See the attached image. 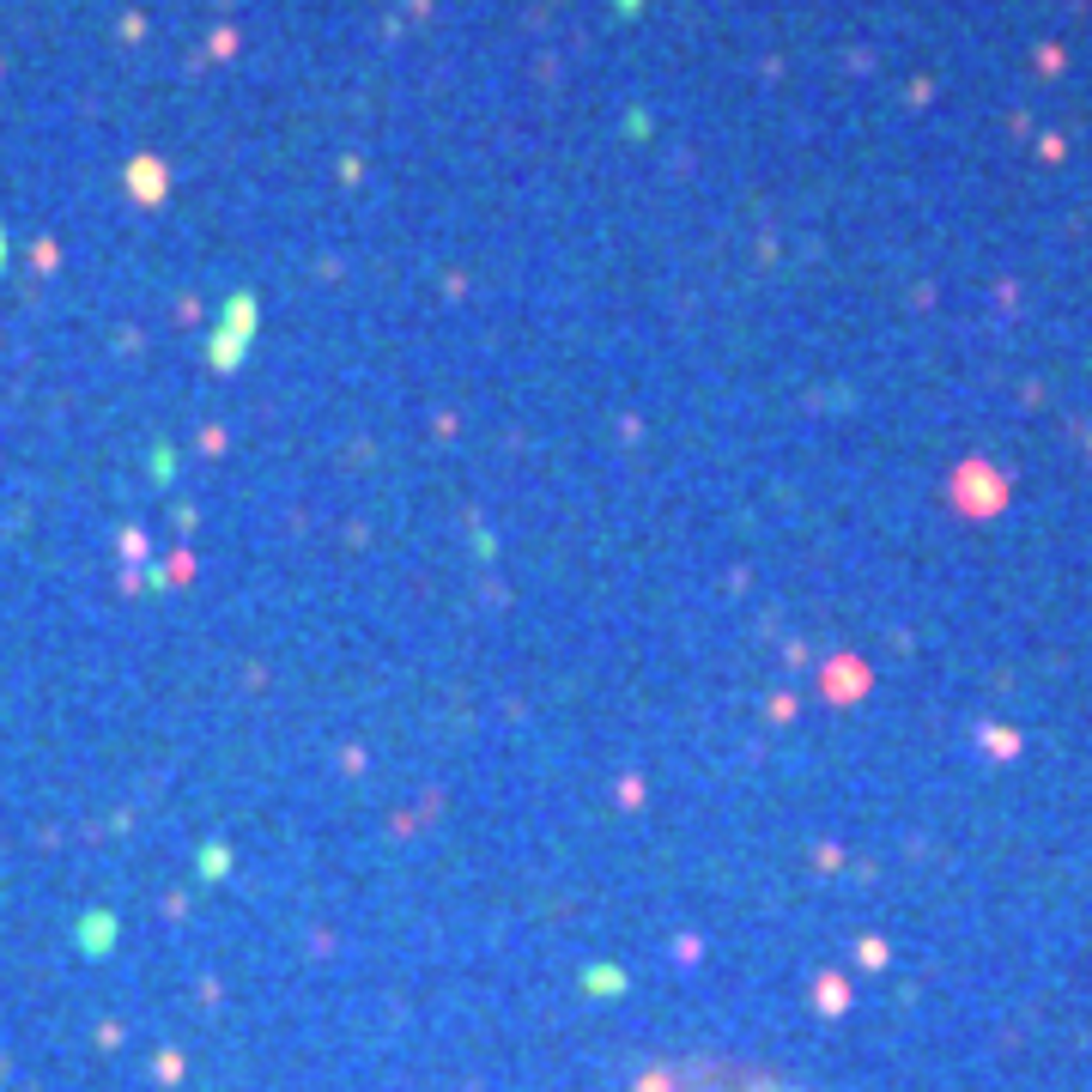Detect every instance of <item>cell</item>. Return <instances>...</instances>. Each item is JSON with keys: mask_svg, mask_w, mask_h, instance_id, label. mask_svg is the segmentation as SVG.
Here are the masks:
<instances>
[{"mask_svg": "<svg viewBox=\"0 0 1092 1092\" xmlns=\"http://www.w3.org/2000/svg\"><path fill=\"white\" fill-rule=\"evenodd\" d=\"M637 1092H789L777 1080H765L759 1068H728V1062H686V1068H655L650 1080H637Z\"/></svg>", "mask_w": 1092, "mask_h": 1092, "instance_id": "cell-1", "label": "cell"}]
</instances>
